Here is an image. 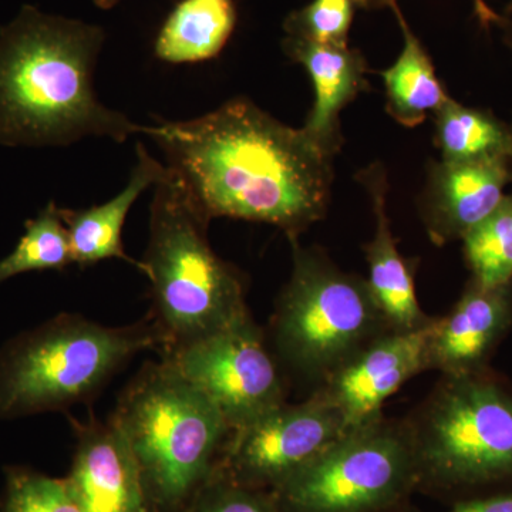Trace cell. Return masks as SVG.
I'll use <instances>...</instances> for the list:
<instances>
[{
    "instance_id": "cell-21",
    "label": "cell",
    "mask_w": 512,
    "mask_h": 512,
    "mask_svg": "<svg viewBox=\"0 0 512 512\" xmlns=\"http://www.w3.org/2000/svg\"><path fill=\"white\" fill-rule=\"evenodd\" d=\"M471 279L484 286L512 284V191L463 238Z\"/></svg>"
},
{
    "instance_id": "cell-7",
    "label": "cell",
    "mask_w": 512,
    "mask_h": 512,
    "mask_svg": "<svg viewBox=\"0 0 512 512\" xmlns=\"http://www.w3.org/2000/svg\"><path fill=\"white\" fill-rule=\"evenodd\" d=\"M409 431L419 491L453 494L512 480V393L484 370L446 377Z\"/></svg>"
},
{
    "instance_id": "cell-17",
    "label": "cell",
    "mask_w": 512,
    "mask_h": 512,
    "mask_svg": "<svg viewBox=\"0 0 512 512\" xmlns=\"http://www.w3.org/2000/svg\"><path fill=\"white\" fill-rule=\"evenodd\" d=\"M165 171V164L151 156L143 143H138L136 167L127 187L117 197L87 210L60 208L69 234L73 264L90 266L104 259L117 258L146 274L143 261H134L124 251L121 232L134 202L147 188L154 187L164 177Z\"/></svg>"
},
{
    "instance_id": "cell-29",
    "label": "cell",
    "mask_w": 512,
    "mask_h": 512,
    "mask_svg": "<svg viewBox=\"0 0 512 512\" xmlns=\"http://www.w3.org/2000/svg\"><path fill=\"white\" fill-rule=\"evenodd\" d=\"M498 29L503 32L505 46L508 47L512 55V10H504L503 23Z\"/></svg>"
},
{
    "instance_id": "cell-4",
    "label": "cell",
    "mask_w": 512,
    "mask_h": 512,
    "mask_svg": "<svg viewBox=\"0 0 512 512\" xmlns=\"http://www.w3.org/2000/svg\"><path fill=\"white\" fill-rule=\"evenodd\" d=\"M167 167V165H165ZM210 222L167 167L154 185L143 264L163 356L248 318L244 281L212 251Z\"/></svg>"
},
{
    "instance_id": "cell-20",
    "label": "cell",
    "mask_w": 512,
    "mask_h": 512,
    "mask_svg": "<svg viewBox=\"0 0 512 512\" xmlns=\"http://www.w3.org/2000/svg\"><path fill=\"white\" fill-rule=\"evenodd\" d=\"M434 143L441 160L512 163V123L493 111L464 106L453 97L434 113Z\"/></svg>"
},
{
    "instance_id": "cell-27",
    "label": "cell",
    "mask_w": 512,
    "mask_h": 512,
    "mask_svg": "<svg viewBox=\"0 0 512 512\" xmlns=\"http://www.w3.org/2000/svg\"><path fill=\"white\" fill-rule=\"evenodd\" d=\"M473 2L474 16H476L480 28L488 32L491 28H500L503 23V15L495 12L487 0H471Z\"/></svg>"
},
{
    "instance_id": "cell-2",
    "label": "cell",
    "mask_w": 512,
    "mask_h": 512,
    "mask_svg": "<svg viewBox=\"0 0 512 512\" xmlns=\"http://www.w3.org/2000/svg\"><path fill=\"white\" fill-rule=\"evenodd\" d=\"M104 30L82 20L20 10L0 30V143L64 147L86 137L124 143L150 134L97 99L93 77Z\"/></svg>"
},
{
    "instance_id": "cell-16",
    "label": "cell",
    "mask_w": 512,
    "mask_h": 512,
    "mask_svg": "<svg viewBox=\"0 0 512 512\" xmlns=\"http://www.w3.org/2000/svg\"><path fill=\"white\" fill-rule=\"evenodd\" d=\"M359 181L369 192L376 220L375 235L365 245L370 292L392 332L427 328L434 319L420 308L413 266L400 254L387 214L386 170L382 164H372L359 174Z\"/></svg>"
},
{
    "instance_id": "cell-14",
    "label": "cell",
    "mask_w": 512,
    "mask_h": 512,
    "mask_svg": "<svg viewBox=\"0 0 512 512\" xmlns=\"http://www.w3.org/2000/svg\"><path fill=\"white\" fill-rule=\"evenodd\" d=\"M76 451L67 484L86 512H153L136 458L113 419L74 421Z\"/></svg>"
},
{
    "instance_id": "cell-3",
    "label": "cell",
    "mask_w": 512,
    "mask_h": 512,
    "mask_svg": "<svg viewBox=\"0 0 512 512\" xmlns=\"http://www.w3.org/2000/svg\"><path fill=\"white\" fill-rule=\"evenodd\" d=\"M111 419L153 512H183L217 476L232 436L218 407L164 357L128 383Z\"/></svg>"
},
{
    "instance_id": "cell-9",
    "label": "cell",
    "mask_w": 512,
    "mask_h": 512,
    "mask_svg": "<svg viewBox=\"0 0 512 512\" xmlns=\"http://www.w3.org/2000/svg\"><path fill=\"white\" fill-rule=\"evenodd\" d=\"M237 431L285 403L284 384L251 316L163 356Z\"/></svg>"
},
{
    "instance_id": "cell-15",
    "label": "cell",
    "mask_w": 512,
    "mask_h": 512,
    "mask_svg": "<svg viewBox=\"0 0 512 512\" xmlns=\"http://www.w3.org/2000/svg\"><path fill=\"white\" fill-rule=\"evenodd\" d=\"M282 47L289 59L311 76L315 100L303 130L323 153L335 157L343 146L340 113L369 89L365 56L349 46H323L286 36Z\"/></svg>"
},
{
    "instance_id": "cell-13",
    "label": "cell",
    "mask_w": 512,
    "mask_h": 512,
    "mask_svg": "<svg viewBox=\"0 0 512 512\" xmlns=\"http://www.w3.org/2000/svg\"><path fill=\"white\" fill-rule=\"evenodd\" d=\"M511 323L512 284L484 286L470 279L453 309L431 323L427 369L446 377L483 372Z\"/></svg>"
},
{
    "instance_id": "cell-6",
    "label": "cell",
    "mask_w": 512,
    "mask_h": 512,
    "mask_svg": "<svg viewBox=\"0 0 512 512\" xmlns=\"http://www.w3.org/2000/svg\"><path fill=\"white\" fill-rule=\"evenodd\" d=\"M292 245V275L276 302L272 332L282 359L325 382L380 336L392 332L359 276L322 252Z\"/></svg>"
},
{
    "instance_id": "cell-26",
    "label": "cell",
    "mask_w": 512,
    "mask_h": 512,
    "mask_svg": "<svg viewBox=\"0 0 512 512\" xmlns=\"http://www.w3.org/2000/svg\"><path fill=\"white\" fill-rule=\"evenodd\" d=\"M448 512H512V493L466 498L457 501Z\"/></svg>"
},
{
    "instance_id": "cell-19",
    "label": "cell",
    "mask_w": 512,
    "mask_h": 512,
    "mask_svg": "<svg viewBox=\"0 0 512 512\" xmlns=\"http://www.w3.org/2000/svg\"><path fill=\"white\" fill-rule=\"evenodd\" d=\"M234 0H181L154 43L165 63H201L218 57L237 26Z\"/></svg>"
},
{
    "instance_id": "cell-10",
    "label": "cell",
    "mask_w": 512,
    "mask_h": 512,
    "mask_svg": "<svg viewBox=\"0 0 512 512\" xmlns=\"http://www.w3.org/2000/svg\"><path fill=\"white\" fill-rule=\"evenodd\" d=\"M346 433L342 417L319 392L308 402L282 403L232 433L218 473L272 493Z\"/></svg>"
},
{
    "instance_id": "cell-12",
    "label": "cell",
    "mask_w": 512,
    "mask_h": 512,
    "mask_svg": "<svg viewBox=\"0 0 512 512\" xmlns=\"http://www.w3.org/2000/svg\"><path fill=\"white\" fill-rule=\"evenodd\" d=\"M510 184V161L431 163L420 200L421 220L431 242L441 247L463 241L500 205Z\"/></svg>"
},
{
    "instance_id": "cell-30",
    "label": "cell",
    "mask_w": 512,
    "mask_h": 512,
    "mask_svg": "<svg viewBox=\"0 0 512 512\" xmlns=\"http://www.w3.org/2000/svg\"><path fill=\"white\" fill-rule=\"evenodd\" d=\"M94 5L97 6L99 9L103 10H109L113 9L114 6L117 5V3L120 2V0H93Z\"/></svg>"
},
{
    "instance_id": "cell-11",
    "label": "cell",
    "mask_w": 512,
    "mask_h": 512,
    "mask_svg": "<svg viewBox=\"0 0 512 512\" xmlns=\"http://www.w3.org/2000/svg\"><path fill=\"white\" fill-rule=\"evenodd\" d=\"M430 326L380 336L323 382L319 393L335 407L346 430L380 419L383 403L407 380L427 369Z\"/></svg>"
},
{
    "instance_id": "cell-18",
    "label": "cell",
    "mask_w": 512,
    "mask_h": 512,
    "mask_svg": "<svg viewBox=\"0 0 512 512\" xmlns=\"http://www.w3.org/2000/svg\"><path fill=\"white\" fill-rule=\"evenodd\" d=\"M392 12L403 33V50L396 62L383 70L386 111L400 126H420L451 99L437 77L429 53L404 18L399 3Z\"/></svg>"
},
{
    "instance_id": "cell-28",
    "label": "cell",
    "mask_w": 512,
    "mask_h": 512,
    "mask_svg": "<svg viewBox=\"0 0 512 512\" xmlns=\"http://www.w3.org/2000/svg\"><path fill=\"white\" fill-rule=\"evenodd\" d=\"M359 9L366 10H380V9H393L399 3V0H356Z\"/></svg>"
},
{
    "instance_id": "cell-8",
    "label": "cell",
    "mask_w": 512,
    "mask_h": 512,
    "mask_svg": "<svg viewBox=\"0 0 512 512\" xmlns=\"http://www.w3.org/2000/svg\"><path fill=\"white\" fill-rule=\"evenodd\" d=\"M417 485L409 429L380 417L348 431L272 495L284 512H400Z\"/></svg>"
},
{
    "instance_id": "cell-1",
    "label": "cell",
    "mask_w": 512,
    "mask_h": 512,
    "mask_svg": "<svg viewBox=\"0 0 512 512\" xmlns=\"http://www.w3.org/2000/svg\"><path fill=\"white\" fill-rule=\"evenodd\" d=\"M148 137L208 222H265L292 239L328 212L333 158L251 100H229L197 119L157 120Z\"/></svg>"
},
{
    "instance_id": "cell-5",
    "label": "cell",
    "mask_w": 512,
    "mask_h": 512,
    "mask_svg": "<svg viewBox=\"0 0 512 512\" xmlns=\"http://www.w3.org/2000/svg\"><path fill=\"white\" fill-rule=\"evenodd\" d=\"M157 348L161 336L153 319L110 328L62 313L0 349V420L92 399L131 357Z\"/></svg>"
},
{
    "instance_id": "cell-25",
    "label": "cell",
    "mask_w": 512,
    "mask_h": 512,
    "mask_svg": "<svg viewBox=\"0 0 512 512\" xmlns=\"http://www.w3.org/2000/svg\"><path fill=\"white\" fill-rule=\"evenodd\" d=\"M183 512H284L268 491L245 487L218 473Z\"/></svg>"
},
{
    "instance_id": "cell-23",
    "label": "cell",
    "mask_w": 512,
    "mask_h": 512,
    "mask_svg": "<svg viewBox=\"0 0 512 512\" xmlns=\"http://www.w3.org/2000/svg\"><path fill=\"white\" fill-rule=\"evenodd\" d=\"M0 512H86L66 478H55L25 467L6 470Z\"/></svg>"
},
{
    "instance_id": "cell-24",
    "label": "cell",
    "mask_w": 512,
    "mask_h": 512,
    "mask_svg": "<svg viewBox=\"0 0 512 512\" xmlns=\"http://www.w3.org/2000/svg\"><path fill=\"white\" fill-rule=\"evenodd\" d=\"M356 0H312L286 16V36L323 46H349Z\"/></svg>"
},
{
    "instance_id": "cell-22",
    "label": "cell",
    "mask_w": 512,
    "mask_h": 512,
    "mask_svg": "<svg viewBox=\"0 0 512 512\" xmlns=\"http://www.w3.org/2000/svg\"><path fill=\"white\" fill-rule=\"evenodd\" d=\"M73 264L69 234L55 202L26 222V232L12 254L0 261V284L13 276Z\"/></svg>"
},
{
    "instance_id": "cell-31",
    "label": "cell",
    "mask_w": 512,
    "mask_h": 512,
    "mask_svg": "<svg viewBox=\"0 0 512 512\" xmlns=\"http://www.w3.org/2000/svg\"><path fill=\"white\" fill-rule=\"evenodd\" d=\"M505 10H512V0L508 2L507 8H505Z\"/></svg>"
}]
</instances>
